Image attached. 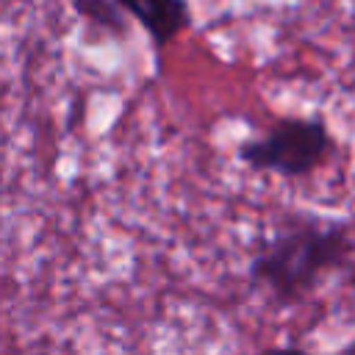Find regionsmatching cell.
<instances>
[{
	"mask_svg": "<svg viewBox=\"0 0 355 355\" xmlns=\"http://www.w3.org/2000/svg\"><path fill=\"white\" fill-rule=\"evenodd\" d=\"M349 252L352 236L344 222L294 214L261 241L250 258L247 277L277 305H297L311 297L322 277L338 269Z\"/></svg>",
	"mask_w": 355,
	"mask_h": 355,
	"instance_id": "6da1fadb",
	"label": "cell"
},
{
	"mask_svg": "<svg viewBox=\"0 0 355 355\" xmlns=\"http://www.w3.org/2000/svg\"><path fill=\"white\" fill-rule=\"evenodd\" d=\"M336 141L330 128L319 116H283L261 136L239 144L236 158L263 175L280 178H308L322 164H327Z\"/></svg>",
	"mask_w": 355,
	"mask_h": 355,
	"instance_id": "7a4b0ae2",
	"label": "cell"
},
{
	"mask_svg": "<svg viewBox=\"0 0 355 355\" xmlns=\"http://www.w3.org/2000/svg\"><path fill=\"white\" fill-rule=\"evenodd\" d=\"M119 6L150 36L158 58L166 50V44H172L194 22L189 0H119Z\"/></svg>",
	"mask_w": 355,
	"mask_h": 355,
	"instance_id": "3957f363",
	"label": "cell"
},
{
	"mask_svg": "<svg viewBox=\"0 0 355 355\" xmlns=\"http://www.w3.org/2000/svg\"><path fill=\"white\" fill-rule=\"evenodd\" d=\"M75 14L86 19L97 33L111 39H125L130 33L128 11L119 6V0H69Z\"/></svg>",
	"mask_w": 355,
	"mask_h": 355,
	"instance_id": "277c9868",
	"label": "cell"
},
{
	"mask_svg": "<svg viewBox=\"0 0 355 355\" xmlns=\"http://www.w3.org/2000/svg\"><path fill=\"white\" fill-rule=\"evenodd\" d=\"M341 352H347V355H355V341H349V344H344V347H341Z\"/></svg>",
	"mask_w": 355,
	"mask_h": 355,
	"instance_id": "5b68a950",
	"label": "cell"
}]
</instances>
